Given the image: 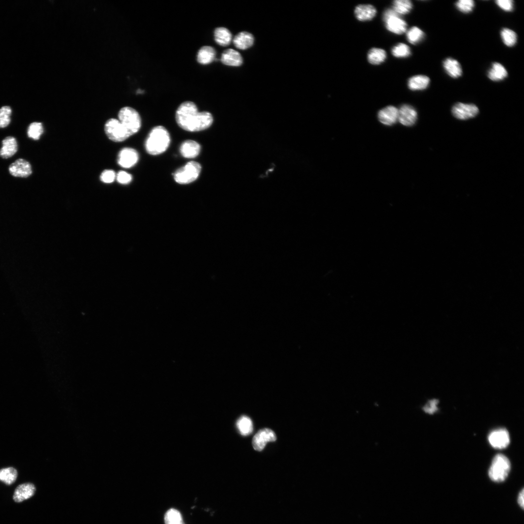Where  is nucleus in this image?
<instances>
[{
    "label": "nucleus",
    "mask_w": 524,
    "mask_h": 524,
    "mask_svg": "<svg viewBox=\"0 0 524 524\" xmlns=\"http://www.w3.org/2000/svg\"><path fill=\"white\" fill-rule=\"evenodd\" d=\"M523 489L518 493L517 496V503L522 509L524 508V491Z\"/></svg>",
    "instance_id": "41"
},
{
    "label": "nucleus",
    "mask_w": 524,
    "mask_h": 524,
    "mask_svg": "<svg viewBox=\"0 0 524 524\" xmlns=\"http://www.w3.org/2000/svg\"><path fill=\"white\" fill-rule=\"evenodd\" d=\"M386 58L385 51L379 48H372L368 53L369 62L373 65H378L384 61Z\"/></svg>",
    "instance_id": "28"
},
{
    "label": "nucleus",
    "mask_w": 524,
    "mask_h": 524,
    "mask_svg": "<svg viewBox=\"0 0 524 524\" xmlns=\"http://www.w3.org/2000/svg\"><path fill=\"white\" fill-rule=\"evenodd\" d=\"M116 178L117 181L123 184H128L132 180L131 176L127 172L123 171H119L117 173Z\"/></svg>",
    "instance_id": "40"
},
{
    "label": "nucleus",
    "mask_w": 524,
    "mask_h": 524,
    "mask_svg": "<svg viewBox=\"0 0 524 524\" xmlns=\"http://www.w3.org/2000/svg\"><path fill=\"white\" fill-rule=\"evenodd\" d=\"M495 2L499 8L506 12H511L514 8L513 1L512 0H497Z\"/></svg>",
    "instance_id": "38"
},
{
    "label": "nucleus",
    "mask_w": 524,
    "mask_h": 524,
    "mask_svg": "<svg viewBox=\"0 0 524 524\" xmlns=\"http://www.w3.org/2000/svg\"><path fill=\"white\" fill-rule=\"evenodd\" d=\"M214 37L215 42L223 47L229 45L232 39L230 32L225 27L216 28L214 32Z\"/></svg>",
    "instance_id": "25"
},
{
    "label": "nucleus",
    "mask_w": 524,
    "mask_h": 524,
    "mask_svg": "<svg viewBox=\"0 0 524 524\" xmlns=\"http://www.w3.org/2000/svg\"><path fill=\"white\" fill-rule=\"evenodd\" d=\"M455 5L458 11L467 14L473 11L475 2L473 0H459L456 2Z\"/></svg>",
    "instance_id": "36"
},
{
    "label": "nucleus",
    "mask_w": 524,
    "mask_h": 524,
    "mask_svg": "<svg viewBox=\"0 0 524 524\" xmlns=\"http://www.w3.org/2000/svg\"><path fill=\"white\" fill-rule=\"evenodd\" d=\"M276 439V434L272 430L264 428L259 430L254 436L252 443L255 450L261 451L268 442H274Z\"/></svg>",
    "instance_id": "9"
},
{
    "label": "nucleus",
    "mask_w": 524,
    "mask_h": 524,
    "mask_svg": "<svg viewBox=\"0 0 524 524\" xmlns=\"http://www.w3.org/2000/svg\"><path fill=\"white\" fill-rule=\"evenodd\" d=\"M253 36L247 32H242L237 34L233 39V43L236 48L240 49H246L251 47L254 43Z\"/></svg>",
    "instance_id": "19"
},
{
    "label": "nucleus",
    "mask_w": 524,
    "mask_h": 524,
    "mask_svg": "<svg viewBox=\"0 0 524 524\" xmlns=\"http://www.w3.org/2000/svg\"><path fill=\"white\" fill-rule=\"evenodd\" d=\"M118 120L123 125L129 136L136 133L140 129L141 119L138 113L133 108L125 107L118 113Z\"/></svg>",
    "instance_id": "4"
},
{
    "label": "nucleus",
    "mask_w": 524,
    "mask_h": 524,
    "mask_svg": "<svg viewBox=\"0 0 524 524\" xmlns=\"http://www.w3.org/2000/svg\"><path fill=\"white\" fill-rule=\"evenodd\" d=\"M115 172L112 170H105L100 175L101 180L105 183H111L115 178Z\"/></svg>",
    "instance_id": "39"
},
{
    "label": "nucleus",
    "mask_w": 524,
    "mask_h": 524,
    "mask_svg": "<svg viewBox=\"0 0 524 524\" xmlns=\"http://www.w3.org/2000/svg\"><path fill=\"white\" fill-rule=\"evenodd\" d=\"M104 130L108 137L115 142L123 141L130 137L124 127L116 119L108 120L105 124Z\"/></svg>",
    "instance_id": "7"
},
{
    "label": "nucleus",
    "mask_w": 524,
    "mask_h": 524,
    "mask_svg": "<svg viewBox=\"0 0 524 524\" xmlns=\"http://www.w3.org/2000/svg\"><path fill=\"white\" fill-rule=\"evenodd\" d=\"M215 55V50L213 47L205 46L202 47L198 51L196 59L199 63L207 65L214 60Z\"/></svg>",
    "instance_id": "22"
},
{
    "label": "nucleus",
    "mask_w": 524,
    "mask_h": 524,
    "mask_svg": "<svg viewBox=\"0 0 524 524\" xmlns=\"http://www.w3.org/2000/svg\"><path fill=\"white\" fill-rule=\"evenodd\" d=\"M12 109L9 106H4L0 108V128L6 127L11 122Z\"/></svg>",
    "instance_id": "35"
},
{
    "label": "nucleus",
    "mask_w": 524,
    "mask_h": 524,
    "mask_svg": "<svg viewBox=\"0 0 524 524\" xmlns=\"http://www.w3.org/2000/svg\"><path fill=\"white\" fill-rule=\"evenodd\" d=\"M175 118L181 128L191 132L204 130L213 122V117L210 112H199L196 105L189 101L183 102L179 106Z\"/></svg>",
    "instance_id": "1"
},
{
    "label": "nucleus",
    "mask_w": 524,
    "mask_h": 524,
    "mask_svg": "<svg viewBox=\"0 0 524 524\" xmlns=\"http://www.w3.org/2000/svg\"><path fill=\"white\" fill-rule=\"evenodd\" d=\"M170 143V137L167 130L162 126L154 127L148 134L145 142L147 152L152 155L164 152Z\"/></svg>",
    "instance_id": "2"
},
{
    "label": "nucleus",
    "mask_w": 524,
    "mask_h": 524,
    "mask_svg": "<svg viewBox=\"0 0 524 524\" xmlns=\"http://www.w3.org/2000/svg\"><path fill=\"white\" fill-rule=\"evenodd\" d=\"M438 403L439 400L438 399H433L429 400L423 407V410L426 413L433 414L438 410L437 405Z\"/></svg>",
    "instance_id": "37"
},
{
    "label": "nucleus",
    "mask_w": 524,
    "mask_h": 524,
    "mask_svg": "<svg viewBox=\"0 0 524 524\" xmlns=\"http://www.w3.org/2000/svg\"><path fill=\"white\" fill-rule=\"evenodd\" d=\"M393 55L397 58H406L410 55V49L409 46L404 43H399L394 46L392 49Z\"/></svg>",
    "instance_id": "34"
},
{
    "label": "nucleus",
    "mask_w": 524,
    "mask_h": 524,
    "mask_svg": "<svg viewBox=\"0 0 524 524\" xmlns=\"http://www.w3.org/2000/svg\"><path fill=\"white\" fill-rule=\"evenodd\" d=\"M221 61L227 66H238L243 63V58L238 51L229 49L225 50L222 53Z\"/></svg>",
    "instance_id": "18"
},
{
    "label": "nucleus",
    "mask_w": 524,
    "mask_h": 524,
    "mask_svg": "<svg viewBox=\"0 0 524 524\" xmlns=\"http://www.w3.org/2000/svg\"><path fill=\"white\" fill-rule=\"evenodd\" d=\"M9 171L15 177L27 178L32 174L30 163L23 159H18L9 167Z\"/></svg>",
    "instance_id": "11"
},
{
    "label": "nucleus",
    "mask_w": 524,
    "mask_h": 524,
    "mask_svg": "<svg viewBox=\"0 0 524 524\" xmlns=\"http://www.w3.org/2000/svg\"><path fill=\"white\" fill-rule=\"evenodd\" d=\"M2 147L0 149V156L8 159L13 156L17 151L18 145L16 139L11 136L5 137L2 141Z\"/></svg>",
    "instance_id": "17"
},
{
    "label": "nucleus",
    "mask_w": 524,
    "mask_h": 524,
    "mask_svg": "<svg viewBox=\"0 0 524 524\" xmlns=\"http://www.w3.org/2000/svg\"><path fill=\"white\" fill-rule=\"evenodd\" d=\"M236 426L240 433L243 436L248 435L253 431L252 422L251 419L246 415H243L238 419Z\"/></svg>",
    "instance_id": "27"
},
{
    "label": "nucleus",
    "mask_w": 524,
    "mask_h": 524,
    "mask_svg": "<svg viewBox=\"0 0 524 524\" xmlns=\"http://www.w3.org/2000/svg\"><path fill=\"white\" fill-rule=\"evenodd\" d=\"M443 67L446 73L453 78L460 77L462 70L459 63L452 58H447L443 62Z\"/></svg>",
    "instance_id": "20"
},
{
    "label": "nucleus",
    "mask_w": 524,
    "mask_h": 524,
    "mask_svg": "<svg viewBox=\"0 0 524 524\" xmlns=\"http://www.w3.org/2000/svg\"><path fill=\"white\" fill-rule=\"evenodd\" d=\"M376 8L370 4H360L355 9V15L357 18L360 21H366L372 19L376 15Z\"/></svg>",
    "instance_id": "21"
},
{
    "label": "nucleus",
    "mask_w": 524,
    "mask_h": 524,
    "mask_svg": "<svg viewBox=\"0 0 524 524\" xmlns=\"http://www.w3.org/2000/svg\"><path fill=\"white\" fill-rule=\"evenodd\" d=\"M417 118L416 111L409 105H403L398 110V120L404 126L413 125L416 121Z\"/></svg>",
    "instance_id": "13"
},
{
    "label": "nucleus",
    "mask_w": 524,
    "mask_h": 524,
    "mask_svg": "<svg viewBox=\"0 0 524 524\" xmlns=\"http://www.w3.org/2000/svg\"><path fill=\"white\" fill-rule=\"evenodd\" d=\"M510 467V461L506 456L503 454L496 455L489 468V477L493 482H503L508 476Z\"/></svg>",
    "instance_id": "3"
},
{
    "label": "nucleus",
    "mask_w": 524,
    "mask_h": 524,
    "mask_svg": "<svg viewBox=\"0 0 524 524\" xmlns=\"http://www.w3.org/2000/svg\"><path fill=\"white\" fill-rule=\"evenodd\" d=\"M387 29L394 33L401 34L407 30L406 22L393 9L386 10L383 16Z\"/></svg>",
    "instance_id": "6"
},
{
    "label": "nucleus",
    "mask_w": 524,
    "mask_h": 524,
    "mask_svg": "<svg viewBox=\"0 0 524 524\" xmlns=\"http://www.w3.org/2000/svg\"><path fill=\"white\" fill-rule=\"evenodd\" d=\"M139 156L136 150L132 148H123L119 153L117 158L118 164L124 168H130L137 162Z\"/></svg>",
    "instance_id": "12"
},
{
    "label": "nucleus",
    "mask_w": 524,
    "mask_h": 524,
    "mask_svg": "<svg viewBox=\"0 0 524 524\" xmlns=\"http://www.w3.org/2000/svg\"><path fill=\"white\" fill-rule=\"evenodd\" d=\"M478 107L474 104L458 102L452 107V113L457 118L466 120L475 116L478 113Z\"/></svg>",
    "instance_id": "8"
},
{
    "label": "nucleus",
    "mask_w": 524,
    "mask_h": 524,
    "mask_svg": "<svg viewBox=\"0 0 524 524\" xmlns=\"http://www.w3.org/2000/svg\"><path fill=\"white\" fill-rule=\"evenodd\" d=\"M165 524H184L180 513L177 509L170 508L164 515Z\"/></svg>",
    "instance_id": "32"
},
{
    "label": "nucleus",
    "mask_w": 524,
    "mask_h": 524,
    "mask_svg": "<svg viewBox=\"0 0 524 524\" xmlns=\"http://www.w3.org/2000/svg\"><path fill=\"white\" fill-rule=\"evenodd\" d=\"M508 76L505 67L500 63H493L488 72V77L491 81L498 82L505 79Z\"/></svg>",
    "instance_id": "24"
},
{
    "label": "nucleus",
    "mask_w": 524,
    "mask_h": 524,
    "mask_svg": "<svg viewBox=\"0 0 524 524\" xmlns=\"http://www.w3.org/2000/svg\"><path fill=\"white\" fill-rule=\"evenodd\" d=\"M17 477V471L14 467H8L0 469V481L9 485L14 483Z\"/></svg>",
    "instance_id": "26"
},
{
    "label": "nucleus",
    "mask_w": 524,
    "mask_h": 524,
    "mask_svg": "<svg viewBox=\"0 0 524 524\" xmlns=\"http://www.w3.org/2000/svg\"><path fill=\"white\" fill-rule=\"evenodd\" d=\"M43 132V128L42 123L40 122H33L29 125L28 128V136L35 140L39 139Z\"/></svg>",
    "instance_id": "33"
},
{
    "label": "nucleus",
    "mask_w": 524,
    "mask_h": 524,
    "mask_svg": "<svg viewBox=\"0 0 524 524\" xmlns=\"http://www.w3.org/2000/svg\"><path fill=\"white\" fill-rule=\"evenodd\" d=\"M201 170V166L199 163L190 161L175 172L173 175L174 179L175 181L179 184H188L197 179Z\"/></svg>",
    "instance_id": "5"
},
{
    "label": "nucleus",
    "mask_w": 524,
    "mask_h": 524,
    "mask_svg": "<svg viewBox=\"0 0 524 524\" xmlns=\"http://www.w3.org/2000/svg\"><path fill=\"white\" fill-rule=\"evenodd\" d=\"M201 150L200 145L195 141L188 140L180 145V151L181 155L185 158L191 159L197 156Z\"/></svg>",
    "instance_id": "16"
},
{
    "label": "nucleus",
    "mask_w": 524,
    "mask_h": 524,
    "mask_svg": "<svg viewBox=\"0 0 524 524\" xmlns=\"http://www.w3.org/2000/svg\"><path fill=\"white\" fill-rule=\"evenodd\" d=\"M425 33L422 30L417 27H412L407 32V38L408 41L412 44H417L424 39Z\"/></svg>",
    "instance_id": "29"
},
{
    "label": "nucleus",
    "mask_w": 524,
    "mask_h": 524,
    "mask_svg": "<svg viewBox=\"0 0 524 524\" xmlns=\"http://www.w3.org/2000/svg\"><path fill=\"white\" fill-rule=\"evenodd\" d=\"M488 441L492 447L496 449H504L510 442V437L508 430L500 428L491 432L488 436Z\"/></svg>",
    "instance_id": "10"
},
{
    "label": "nucleus",
    "mask_w": 524,
    "mask_h": 524,
    "mask_svg": "<svg viewBox=\"0 0 524 524\" xmlns=\"http://www.w3.org/2000/svg\"><path fill=\"white\" fill-rule=\"evenodd\" d=\"M412 8V4L409 0H396L393 2V9L399 15L408 14Z\"/></svg>",
    "instance_id": "30"
},
{
    "label": "nucleus",
    "mask_w": 524,
    "mask_h": 524,
    "mask_svg": "<svg viewBox=\"0 0 524 524\" xmlns=\"http://www.w3.org/2000/svg\"><path fill=\"white\" fill-rule=\"evenodd\" d=\"M430 79L425 75H418L411 77L408 81V87L414 91L426 89L429 84Z\"/></svg>",
    "instance_id": "23"
},
{
    "label": "nucleus",
    "mask_w": 524,
    "mask_h": 524,
    "mask_svg": "<svg viewBox=\"0 0 524 524\" xmlns=\"http://www.w3.org/2000/svg\"><path fill=\"white\" fill-rule=\"evenodd\" d=\"M35 491L34 485L25 483L18 485L15 490L13 499L16 502H21L33 496Z\"/></svg>",
    "instance_id": "14"
},
{
    "label": "nucleus",
    "mask_w": 524,
    "mask_h": 524,
    "mask_svg": "<svg viewBox=\"0 0 524 524\" xmlns=\"http://www.w3.org/2000/svg\"><path fill=\"white\" fill-rule=\"evenodd\" d=\"M501 37L503 43L508 47L514 46L517 40V34L508 28H503L501 31Z\"/></svg>",
    "instance_id": "31"
},
{
    "label": "nucleus",
    "mask_w": 524,
    "mask_h": 524,
    "mask_svg": "<svg viewBox=\"0 0 524 524\" xmlns=\"http://www.w3.org/2000/svg\"><path fill=\"white\" fill-rule=\"evenodd\" d=\"M398 110L393 106H388L380 110L378 118L382 124L392 125L398 120Z\"/></svg>",
    "instance_id": "15"
}]
</instances>
